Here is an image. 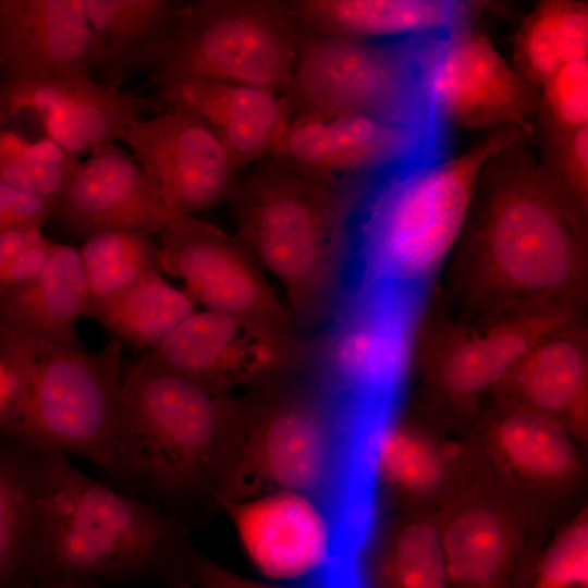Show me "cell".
<instances>
[{
  "label": "cell",
  "mask_w": 588,
  "mask_h": 588,
  "mask_svg": "<svg viewBox=\"0 0 588 588\" xmlns=\"http://www.w3.org/2000/svg\"><path fill=\"white\" fill-rule=\"evenodd\" d=\"M379 588H451L440 529L409 522L387 541L377 565Z\"/></svg>",
  "instance_id": "836d02e7"
},
{
  "label": "cell",
  "mask_w": 588,
  "mask_h": 588,
  "mask_svg": "<svg viewBox=\"0 0 588 588\" xmlns=\"http://www.w3.org/2000/svg\"><path fill=\"white\" fill-rule=\"evenodd\" d=\"M41 236V230L36 229H8L0 231V280L14 258L26 246Z\"/></svg>",
  "instance_id": "60d3db41"
},
{
  "label": "cell",
  "mask_w": 588,
  "mask_h": 588,
  "mask_svg": "<svg viewBox=\"0 0 588 588\" xmlns=\"http://www.w3.org/2000/svg\"><path fill=\"white\" fill-rule=\"evenodd\" d=\"M180 213L155 191L132 154L115 143L96 147L81 166L49 220L70 240L84 242L109 230L157 236Z\"/></svg>",
  "instance_id": "d6986e66"
},
{
  "label": "cell",
  "mask_w": 588,
  "mask_h": 588,
  "mask_svg": "<svg viewBox=\"0 0 588 588\" xmlns=\"http://www.w3.org/2000/svg\"><path fill=\"white\" fill-rule=\"evenodd\" d=\"M428 293L392 282L351 285L321 332L306 343L302 369L339 417L397 414Z\"/></svg>",
  "instance_id": "ba28073f"
},
{
  "label": "cell",
  "mask_w": 588,
  "mask_h": 588,
  "mask_svg": "<svg viewBox=\"0 0 588 588\" xmlns=\"http://www.w3.org/2000/svg\"><path fill=\"white\" fill-rule=\"evenodd\" d=\"M82 159L51 139H28L0 125V182L59 201Z\"/></svg>",
  "instance_id": "d6a6232c"
},
{
  "label": "cell",
  "mask_w": 588,
  "mask_h": 588,
  "mask_svg": "<svg viewBox=\"0 0 588 588\" xmlns=\"http://www.w3.org/2000/svg\"><path fill=\"white\" fill-rule=\"evenodd\" d=\"M588 334L584 321L563 328L529 348L491 391L506 406L547 415L569 432L587 425Z\"/></svg>",
  "instance_id": "7402d4cb"
},
{
  "label": "cell",
  "mask_w": 588,
  "mask_h": 588,
  "mask_svg": "<svg viewBox=\"0 0 588 588\" xmlns=\"http://www.w3.org/2000/svg\"><path fill=\"white\" fill-rule=\"evenodd\" d=\"M290 19L314 33L370 40L469 27L486 3L452 0H292Z\"/></svg>",
  "instance_id": "603a6c76"
},
{
  "label": "cell",
  "mask_w": 588,
  "mask_h": 588,
  "mask_svg": "<svg viewBox=\"0 0 588 588\" xmlns=\"http://www.w3.org/2000/svg\"><path fill=\"white\" fill-rule=\"evenodd\" d=\"M529 139L520 128L502 126L457 156L428 149L376 173L354 215L347 286L429 289L460 237L483 163Z\"/></svg>",
  "instance_id": "5b68a950"
},
{
  "label": "cell",
  "mask_w": 588,
  "mask_h": 588,
  "mask_svg": "<svg viewBox=\"0 0 588 588\" xmlns=\"http://www.w3.org/2000/svg\"><path fill=\"white\" fill-rule=\"evenodd\" d=\"M2 79H3V70H2V63L0 60V91H1V86H2Z\"/></svg>",
  "instance_id": "ee69618b"
},
{
  "label": "cell",
  "mask_w": 588,
  "mask_h": 588,
  "mask_svg": "<svg viewBox=\"0 0 588 588\" xmlns=\"http://www.w3.org/2000/svg\"><path fill=\"white\" fill-rule=\"evenodd\" d=\"M539 87L535 130L567 132L588 125V58L566 64Z\"/></svg>",
  "instance_id": "e575fe53"
},
{
  "label": "cell",
  "mask_w": 588,
  "mask_h": 588,
  "mask_svg": "<svg viewBox=\"0 0 588 588\" xmlns=\"http://www.w3.org/2000/svg\"><path fill=\"white\" fill-rule=\"evenodd\" d=\"M155 108H160L156 97L88 77H9L2 79L0 125L33 112L47 138L81 159L98 146L121 140L133 121Z\"/></svg>",
  "instance_id": "ac0fdd59"
},
{
  "label": "cell",
  "mask_w": 588,
  "mask_h": 588,
  "mask_svg": "<svg viewBox=\"0 0 588 588\" xmlns=\"http://www.w3.org/2000/svg\"><path fill=\"white\" fill-rule=\"evenodd\" d=\"M440 535L451 588H499L511 562L512 540L497 510L464 507Z\"/></svg>",
  "instance_id": "83f0119b"
},
{
  "label": "cell",
  "mask_w": 588,
  "mask_h": 588,
  "mask_svg": "<svg viewBox=\"0 0 588 588\" xmlns=\"http://www.w3.org/2000/svg\"><path fill=\"white\" fill-rule=\"evenodd\" d=\"M297 28L283 1L183 2L150 82L205 79L274 90L284 96L296 56Z\"/></svg>",
  "instance_id": "30bf717a"
},
{
  "label": "cell",
  "mask_w": 588,
  "mask_h": 588,
  "mask_svg": "<svg viewBox=\"0 0 588 588\" xmlns=\"http://www.w3.org/2000/svg\"><path fill=\"white\" fill-rule=\"evenodd\" d=\"M156 237L161 271L183 280L195 304L299 334L262 268L236 235L195 215L176 213Z\"/></svg>",
  "instance_id": "9a60e30c"
},
{
  "label": "cell",
  "mask_w": 588,
  "mask_h": 588,
  "mask_svg": "<svg viewBox=\"0 0 588 588\" xmlns=\"http://www.w3.org/2000/svg\"><path fill=\"white\" fill-rule=\"evenodd\" d=\"M57 243L44 235L26 246L12 261L0 280V297L20 289L36 278L45 269Z\"/></svg>",
  "instance_id": "ab89813d"
},
{
  "label": "cell",
  "mask_w": 588,
  "mask_h": 588,
  "mask_svg": "<svg viewBox=\"0 0 588 588\" xmlns=\"http://www.w3.org/2000/svg\"><path fill=\"white\" fill-rule=\"evenodd\" d=\"M588 58V2L542 0L513 38V68L540 86L566 64Z\"/></svg>",
  "instance_id": "4316f807"
},
{
  "label": "cell",
  "mask_w": 588,
  "mask_h": 588,
  "mask_svg": "<svg viewBox=\"0 0 588 588\" xmlns=\"http://www.w3.org/2000/svg\"><path fill=\"white\" fill-rule=\"evenodd\" d=\"M162 109L133 121L121 138L155 191L186 215L230 199L237 169L223 143L194 113L174 106Z\"/></svg>",
  "instance_id": "2e32d148"
},
{
  "label": "cell",
  "mask_w": 588,
  "mask_h": 588,
  "mask_svg": "<svg viewBox=\"0 0 588 588\" xmlns=\"http://www.w3.org/2000/svg\"><path fill=\"white\" fill-rule=\"evenodd\" d=\"M58 201L0 182V231L41 230L49 222Z\"/></svg>",
  "instance_id": "f35d334b"
},
{
  "label": "cell",
  "mask_w": 588,
  "mask_h": 588,
  "mask_svg": "<svg viewBox=\"0 0 588 588\" xmlns=\"http://www.w3.org/2000/svg\"><path fill=\"white\" fill-rule=\"evenodd\" d=\"M588 584V526H568L544 554L530 588H584Z\"/></svg>",
  "instance_id": "8d00e7d4"
},
{
  "label": "cell",
  "mask_w": 588,
  "mask_h": 588,
  "mask_svg": "<svg viewBox=\"0 0 588 588\" xmlns=\"http://www.w3.org/2000/svg\"><path fill=\"white\" fill-rule=\"evenodd\" d=\"M306 343L297 333L211 310L194 311L144 355L216 392L258 388L302 367Z\"/></svg>",
  "instance_id": "5bb4252c"
},
{
  "label": "cell",
  "mask_w": 588,
  "mask_h": 588,
  "mask_svg": "<svg viewBox=\"0 0 588 588\" xmlns=\"http://www.w3.org/2000/svg\"><path fill=\"white\" fill-rule=\"evenodd\" d=\"M377 482L413 495H429L444 478V461L426 434L396 417L380 433L373 455Z\"/></svg>",
  "instance_id": "1f68e13d"
},
{
  "label": "cell",
  "mask_w": 588,
  "mask_h": 588,
  "mask_svg": "<svg viewBox=\"0 0 588 588\" xmlns=\"http://www.w3.org/2000/svg\"><path fill=\"white\" fill-rule=\"evenodd\" d=\"M192 588H366L364 581L291 585L240 575L209 559L196 548L189 555Z\"/></svg>",
  "instance_id": "74e56055"
},
{
  "label": "cell",
  "mask_w": 588,
  "mask_h": 588,
  "mask_svg": "<svg viewBox=\"0 0 588 588\" xmlns=\"http://www.w3.org/2000/svg\"><path fill=\"white\" fill-rule=\"evenodd\" d=\"M541 166L576 203L588 209V125L567 132L541 131Z\"/></svg>",
  "instance_id": "d590c367"
},
{
  "label": "cell",
  "mask_w": 588,
  "mask_h": 588,
  "mask_svg": "<svg viewBox=\"0 0 588 588\" xmlns=\"http://www.w3.org/2000/svg\"><path fill=\"white\" fill-rule=\"evenodd\" d=\"M194 311L191 296L157 272L110 299L88 305L85 315L120 343L148 351Z\"/></svg>",
  "instance_id": "f1b7e54d"
},
{
  "label": "cell",
  "mask_w": 588,
  "mask_h": 588,
  "mask_svg": "<svg viewBox=\"0 0 588 588\" xmlns=\"http://www.w3.org/2000/svg\"><path fill=\"white\" fill-rule=\"evenodd\" d=\"M90 58L83 0H0L3 78H93Z\"/></svg>",
  "instance_id": "ffe728a7"
},
{
  "label": "cell",
  "mask_w": 588,
  "mask_h": 588,
  "mask_svg": "<svg viewBox=\"0 0 588 588\" xmlns=\"http://www.w3.org/2000/svg\"><path fill=\"white\" fill-rule=\"evenodd\" d=\"M422 90L429 117L441 127L514 126L535 136L529 117L538 112L540 87L470 26L433 35L424 59Z\"/></svg>",
  "instance_id": "4fadbf2b"
},
{
  "label": "cell",
  "mask_w": 588,
  "mask_h": 588,
  "mask_svg": "<svg viewBox=\"0 0 588 588\" xmlns=\"http://www.w3.org/2000/svg\"><path fill=\"white\" fill-rule=\"evenodd\" d=\"M88 305L110 299L147 277L162 272L154 235L139 230H109L78 247Z\"/></svg>",
  "instance_id": "4dcf8cb0"
},
{
  "label": "cell",
  "mask_w": 588,
  "mask_h": 588,
  "mask_svg": "<svg viewBox=\"0 0 588 588\" xmlns=\"http://www.w3.org/2000/svg\"><path fill=\"white\" fill-rule=\"evenodd\" d=\"M434 34L375 42L297 29L292 77L284 94L293 117L294 112L321 118L366 114L438 126L429 117L422 90L424 59Z\"/></svg>",
  "instance_id": "9c48e42d"
},
{
  "label": "cell",
  "mask_w": 588,
  "mask_h": 588,
  "mask_svg": "<svg viewBox=\"0 0 588 588\" xmlns=\"http://www.w3.org/2000/svg\"><path fill=\"white\" fill-rule=\"evenodd\" d=\"M156 98L161 108L180 107L204 121L236 169L271 157L293 119L283 95L255 86L191 79L160 87Z\"/></svg>",
  "instance_id": "44dd1931"
},
{
  "label": "cell",
  "mask_w": 588,
  "mask_h": 588,
  "mask_svg": "<svg viewBox=\"0 0 588 588\" xmlns=\"http://www.w3.org/2000/svg\"><path fill=\"white\" fill-rule=\"evenodd\" d=\"M528 140L481 167L434 296L463 326L535 303H587L588 209L543 170Z\"/></svg>",
  "instance_id": "6da1fadb"
},
{
  "label": "cell",
  "mask_w": 588,
  "mask_h": 588,
  "mask_svg": "<svg viewBox=\"0 0 588 588\" xmlns=\"http://www.w3.org/2000/svg\"><path fill=\"white\" fill-rule=\"evenodd\" d=\"M88 294L78 248L57 243L45 269L30 283L0 297V324L61 344L82 347L75 326Z\"/></svg>",
  "instance_id": "484cf974"
},
{
  "label": "cell",
  "mask_w": 588,
  "mask_h": 588,
  "mask_svg": "<svg viewBox=\"0 0 588 588\" xmlns=\"http://www.w3.org/2000/svg\"><path fill=\"white\" fill-rule=\"evenodd\" d=\"M10 396V380L9 377L0 364V418L7 406Z\"/></svg>",
  "instance_id": "7bdbcfd3"
},
{
  "label": "cell",
  "mask_w": 588,
  "mask_h": 588,
  "mask_svg": "<svg viewBox=\"0 0 588 588\" xmlns=\"http://www.w3.org/2000/svg\"><path fill=\"white\" fill-rule=\"evenodd\" d=\"M296 371L238 400L216 481L217 506L270 490H294L340 510L364 487L367 455L314 383Z\"/></svg>",
  "instance_id": "8992f818"
},
{
  "label": "cell",
  "mask_w": 588,
  "mask_h": 588,
  "mask_svg": "<svg viewBox=\"0 0 588 588\" xmlns=\"http://www.w3.org/2000/svg\"><path fill=\"white\" fill-rule=\"evenodd\" d=\"M244 552L273 583L326 584L363 574V555L350 543L326 500L294 490H270L225 501Z\"/></svg>",
  "instance_id": "8fae6325"
},
{
  "label": "cell",
  "mask_w": 588,
  "mask_h": 588,
  "mask_svg": "<svg viewBox=\"0 0 588 588\" xmlns=\"http://www.w3.org/2000/svg\"><path fill=\"white\" fill-rule=\"evenodd\" d=\"M33 588H100V585L87 581L63 580L40 584Z\"/></svg>",
  "instance_id": "b9f144b4"
},
{
  "label": "cell",
  "mask_w": 588,
  "mask_h": 588,
  "mask_svg": "<svg viewBox=\"0 0 588 588\" xmlns=\"http://www.w3.org/2000/svg\"><path fill=\"white\" fill-rule=\"evenodd\" d=\"M91 35V72L115 87L151 70L183 2L83 0Z\"/></svg>",
  "instance_id": "cb8c5ba5"
},
{
  "label": "cell",
  "mask_w": 588,
  "mask_h": 588,
  "mask_svg": "<svg viewBox=\"0 0 588 588\" xmlns=\"http://www.w3.org/2000/svg\"><path fill=\"white\" fill-rule=\"evenodd\" d=\"M585 305L542 302L510 310L477 326H463L440 310L421 317L414 363L452 402L470 404L491 391L504 373L535 344L584 321ZM424 314V313H422Z\"/></svg>",
  "instance_id": "7c38bea8"
},
{
  "label": "cell",
  "mask_w": 588,
  "mask_h": 588,
  "mask_svg": "<svg viewBox=\"0 0 588 588\" xmlns=\"http://www.w3.org/2000/svg\"><path fill=\"white\" fill-rule=\"evenodd\" d=\"M375 174L331 187L267 157L233 189L236 236L282 285L298 332H320L346 290L353 219Z\"/></svg>",
  "instance_id": "7a4b0ae2"
},
{
  "label": "cell",
  "mask_w": 588,
  "mask_h": 588,
  "mask_svg": "<svg viewBox=\"0 0 588 588\" xmlns=\"http://www.w3.org/2000/svg\"><path fill=\"white\" fill-rule=\"evenodd\" d=\"M491 431L505 461L527 477L551 481L565 478L575 469L571 432L547 415L505 405Z\"/></svg>",
  "instance_id": "f546056e"
},
{
  "label": "cell",
  "mask_w": 588,
  "mask_h": 588,
  "mask_svg": "<svg viewBox=\"0 0 588 588\" xmlns=\"http://www.w3.org/2000/svg\"><path fill=\"white\" fill-rule=\"evenodd\" d=\"M44 451L0 436V588H33Z\"/></svg>",
  "instance_id": "d4e9b609"
},
{
  "label": "cell",
  "mask_w": 588,
  "mask_h": 588,
  "mask_svg": "<svg viewBox=\"0 0 588 588\" xmlns=\"http://www.w3.org/2000/svg\"><path fill=\"white\" fill-rule=\"evenodd\" d=\"M10 396L0 436L79 456L114 476L113 442L124 375L121 343L88 353L0 324Z\"/></svg>",
  "instance_id": "52a82bcc"
},
{
  "label": "cell",
  "mask_w": 588,
  "mask_h": 588,
  "mask_svg": "<svg viewBox=\"0 0 588 588\" xmlns=\"http://www.w3.org/2000/svg\"><path fill=\"white\" fill-rule=\"evenodd\" d=\"M442 128L366 114L297 115L271 156L315 182L338 187L441 147Z\"/></svg>",
  "instance_id": "e0dca14e"
},
{
  "label": "cell",
  "mask_w": 588,
  "mask_h": 588,
  "mask_svg": "<svg viewBox=\"0 0 588 588\" xmlns=\"http://www.w3.org/2000/svg\"><path fill=\"white\" fill-rule=\"evenodd\" d=\"M44 451L34 586L147 579L192 588L187 527L154 504L119 492Z\"/></svg>",
  "instance_id": "3957f363"
},
{
  "label": "cell",
  "mask_w": 588,
  "mask_h": 588,
  "mask_svg": "<svg viewBox=\"0 0 588 588\" xmlns=\"http://www.w3.org/2000/svg\"><path fill=\"white\" fill-rule=\"evenodd\" d=\"M238 400L168 370L144 354L124 369L114 430V476L187 527L216 505L215 486Z\"/></svg>",
  "instance_id": "277c9868"
}]
</instances>
